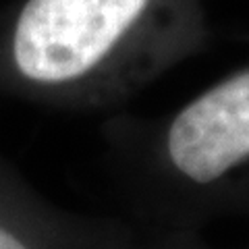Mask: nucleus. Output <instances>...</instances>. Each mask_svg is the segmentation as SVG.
<instances>
[{
    "label": "nucleus",
    "mask_w": 249,
    "mask_h": 249,
    "mask_svg": "<svg viewBox=\"0 0 249 249\" xmlns=\"http://www.w3.org/2000/svg\"><path fill=\"white\" fill-rule=\"evenodd\" d=\"M208 42L199 0H27L0 75L44 102L106 108Z\"/></svg>",
    "instance_id": "1"
},
{
    "label": "nucleus",
    "mask_w": 249,
    "mask_h": 249,
    "mask_svg": "<svg viewBox=\"0 0 249 249\" xmlns=\"http://www.w3.org/2000/svg\"><path fill=\"white\" fill-rule=\"evenodd\" d=\"M106 139L145 227L249 224V60L166 114L112 123Z\"/></svg>",
    "instance_id": "2"
},
{
    "label": "nucleus",
    "mask_w": 249,
    "mask_h": 249,
    "mask_svg": "<svg viewBox=\"0 0 249 249\" xmlns=\"http://www.w3.org/2000/svg\"><path fill=\"white\" fill-rule=\"evenodd\" d=\"M137 231L119 220L56 212L0 181V249H131Z\"/></svg>",
    "instance_id": "3"
}]
</instances>
